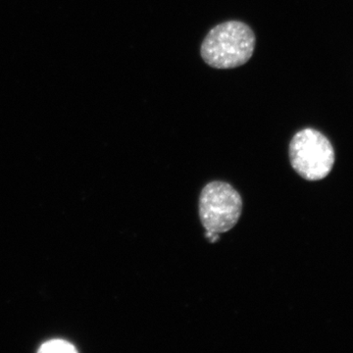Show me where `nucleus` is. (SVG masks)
<instances>
[{
	"label": "nucleus",
	"instance_id": "obj_1",
	"mask_svg": "<svg viewBox=\"0 0 353 353\" xmlns=\"http://www.w3.org/2000/svg\"><path fill=\"white\" fill-rule=\"evenodd\" d=\"M255 43L254 32L248 25L230 21L208 32L202 43L201 57L213 68H236L252 58Z\"/></svg>",
	"mask_w": 353,
	"mask_h": 353
},
{
	"label": "nucleus",
	"instance_id": "obj_2",
	"mask_svg": "<svg viewBox=\"0 0 353 353\" xmlns=\"http://www.w3.org/2000/svg\"><path fill=\"white\" fill-rule=\"evenodd\" d=\"M292 168L307 181H320L331 173L336 160L331 141L315 129L301 130L290 143Z\"/></svg>",
	"mask_w": 353,
	"mask_h": 353
},
{
	"label": "nucleus",
	"instance_id": "obj_3",
	"mask_svg": "<svg viewBox=\"0 0 353 353\" xmlns=\"http://www.w3.org/2000/svg\"><path fill=\"white\" fill-rule=\"evenodd\" d=\"M243 212L240 194L229 183H209L199 197V217L206 231L226 233L236 226Z\"/></svg>",
	"mask_w": 353,
	"mask_h": 353
},
{
	"label": "nucleus",
	"instance_id": "obj_4",
	"mask_svg": "<svg viewBox=\"0 0 353 353\" xmlns=\"http://www.w3.org/2000/svg\"><path fill=\"white\" fill-rule=\"evenodd\" d=\"M39 352L50 353V352H61V353H73L77 350L72 343L66 341L52 340L43 343L39 350Z\"/></svg>",
	"mask_w": 353,
	"mask_h": 353
},
{
	"label": "nucleus",
	"instance_id": "obj_5",
	"mask_svg": "<svg viewBox=\"0 0 353 353\" xmlns=\"http://www.w3.org/2000/svg\"><path fill=\"white\" fill-rule=\"evenodd\" d=\"M205 236L212 243L219 240V234L213 233V232L206 231Z\"/></svg>",
	"mask_w": 353,
	"mask_h": 353
}]
</instances>
